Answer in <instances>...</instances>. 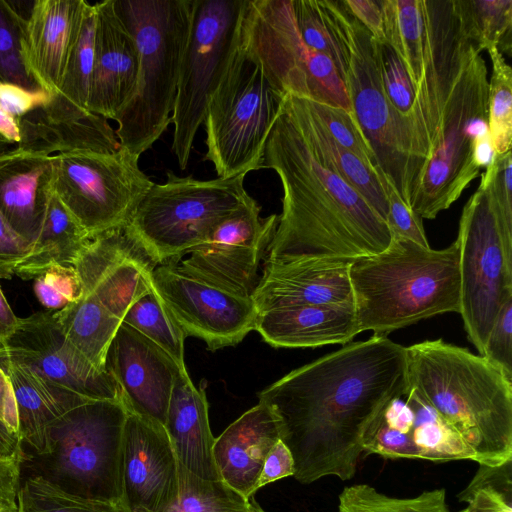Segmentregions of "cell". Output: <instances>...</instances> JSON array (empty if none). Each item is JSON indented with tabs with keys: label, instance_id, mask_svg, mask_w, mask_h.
Masks as SVG:
<instances>
[{
	"label": "cell",
	"instance_id": "cell-35",
	"mask_svg": "<svg viewBox=\"0 0 512 512\" xmlns=\"http://www.w3.org/2000/svg\"><path fill=\"white\" fill-rule=\"evenodd\" d=\"M122 322L156 344L181 368H186L187 335L153 288L131 304Z\"/></svg>",
	"mask_w": 512,
	"mask_h": 512
},
{
	"label": "cell",
	"instance_id": "cell-22",
	"mask_svg": "<svg viewBox=\"0 0 512 512\" xmlns=\"http://www.w3.org/2000/svg\"><path fill=\"white\" fill-rule=\"evenodd\" d=\"M94 63L87 108L115 120L131 99L138 74V48L114 8L113 0L95 3Z\"/></svg>",
	"mask_w": 512,
	"mask_h": 512
},
{
	"label": "cell",
	"instance_id": "cell-39",
	"mask_svg": "<svg viewBox=\"0 0 512 512\" xmlns=\"http://www.w3.org/2000/svg\"><path fill=\"white\" fill-rule=\"evenodd\" d=\"M339 512H450L443 488L424 491L411 498L385 495L367 484L344 488L339 495Z\"/></svg>",
	"mask_w": 512,
	"mask_h": 512
},
{
	"label": "cell",
	"instance_id": "cell-58",
	"mask_svg": "<svg viewBox=\"0 0 512 512\" xmlns=\"http://www.w3.org/2000/svg\"><path fill=\"white\" fill-rule=\"evenodd\" d=\"M17 145L0 136V158L12 154L17 150Z\"/></svg>",
	"mask_w": 512,
	"mask_h": 512
},
{
	"label": "cell",
	"instance_id": "cell-41",
	"mask_svg": "<svg viewBox=\"0 0 512 512\" xmlns=\"http://www.w3.org/2000/svg\"><path fill=\"white\" fill-rule=\"evenodd\" d=\"M25 26L26 17L10 2L0 0V79L31 92L43 91L24 63Z\"/></svg>",
	"mask_w": 512,
	"mask_h": 512
},
{
	"label": "cell",
	"instance_id": "cell-1",
	"mask_svg": "<svg viewBox=\"0 0 512 512\" xmlns=\"http://www.w3.org/2000/svg\"><path fill=\"white\" fill-rule=\"evenodd\" d=\"M408 387L406 347L374 334L289 372L258 398L277 420L293 476L308 484L351 479L366 434Z\"/></svg>",
	"mask_w": 512,
	"mask_h": 512
},
{
	"label": "cell",
	"instance_id": "cell-44",
	"mask_svg": "<svg viewBox=\"0 0 512 512\" xmlns=\"http://www.w3.org/2000/svg\"><path fill=\"white\" fill-rule=\"evenodd\" d=\"M33 279L34 293L47 311H60L84 294L80 277L71 264L50 266Z\"/></svg>",
	"mask_w": 512,
	"mask_h": 512
},
{
	"label": "cell",
	"instance_id": "cell-38",
	"mask_svg": "<svg viewBox=\"0 0 512 512\" xmlns=\"http://www.w3.org/2000/svg\"><path fill=\"white\" fill-rule=\"evenodd\" d=\"M15 512H128L122 504L70 494L37 474L19 486Z\"/></svg>",
	"mask_w": 512,
	"mask_h": 512
},
{
	"label": "cell",
	"instance_id": "cell-16",
	"mask_svg": "<svg viewBox=\"0 0 512 512\" xmlns=\"http://www.w3.org/2000/svg\"><path fill=\"white\" fill-rule=\"evenodd\" d=\"M151 281L185 334L202 339L211 351L234 346L255 330L258 310L251 297L209 284L173 261L159 264Z\"/></svg>",
	"mask_w": 512,
	"mask_h": 512
},
{
	"label": "cell",
	"instance_id": "cell-8",
	"mask_svg": "<svg viewBox=\"0 0 512 512\" xmlns=\"http://www.w3.org/2000/svg\"><path fill=\"white\" fill-rule=\"evenodd\" d=\"M284 96L239 39L204 119L205 159L213 163L218 178L264 168L266 143Z\"/></svg>",
	"mask_w": 512,
	"mask_h": 512
},
{
	"label": "cell",
	"instance_id": "cell-20",
	"mask_svg": "<svg viewBox=\"0 0 512 512\" xmlns=\"http://www.w3.org/2000/svg\"><path fill=\"white\" fill-rule=\"evenodd\" d=\"M106 369L115 379L128 411L164 426L175 379L185 368L122 322L109 347Z\"/></svg>",
	"mask_w": 512,
	"mask_h": 512
},
{
	"label": "cell",
	"instance_id": "cell-45",
	"mask_svg": "<svg viewBox=\"0 0 512 512\" xmlns=\"http://www.w3.org/2000/svg\"><path fill=\"white\" fill-rule=\"evenodd\" d=\"M377 56L385 97L394 111L408 122L414 102V89L407 70L387 42H377Z\"/></svg>",
	"mask_w": 512,
	"mask_h": 512
},
{
	"label": "cell",
	"instance_id": "cell-48",
	"mask_svg": "<svg viewBox=\"0 0 512 512\" xmlns=\"http://www.w3.org/2000/svg\"><path fill=\"white\" fill-rule=\"evenodd\" d=\"M383 184L388 199L386 223L392 238L405 239L424 247H430L422 224V218L408 206L393 184L385 177Z\"/></svg>",
	"mask_w": 512,
	"mask_h": 512
},
{
	"label": "cell",
	"instance_id": "cell-15",
	"mask_svg": "<svg viewBox=\"0 0 512 512\" xmlns=\"http://www.w3.org/2000/svg\"><path fill=\"white\" fill-rule=\"evenodd\" d=\"M260 211L251 197L187 251L186 257L173 262L209 284L251 297L260 279V261L278 224V215L262 218Z\"/></svg>",
	"mask_w": 512,
	"mask_h": 512
},
{
	"label": "cell",
	"instance_id": "cell-40",
	"mask_svg": "<svg viewBox=\"0 0 512 512\" xmlns=\"http://www.w3.org/2000/svg\"><path fill=\"white\" fill-rule=\"evenodd\" d=\"M487 51L492 63L488 86V130L494 154L499 156L511 151L512 69L496 46Z\"/></svg>",
	"mask_w": 512,
	"mask_h": 512
},
{
	"label": "cell",
	"instance_id": "cell-25",
	"mask_svg": "<svg viewBox=\"0 0 512 512\" xmlns=\"http://www.w3.org/2000/svg\"><path fill=\"white\" fill-rule=\"evenodd\" d=\"M255 330L277 348L344 345L361 332L354 302L265 310L258 313Z\"/></svg>",
	"mask_w": 512,
	"mask_h": 512
},
{
	"label": "cell",
	"instance_id": "cell-26",
	"mask_svg": "<svg viewBox=\"0 0 512 512\" xmlns=\"http://www.w3.org/2000/svg\"><path fill=\"white\" fill-rule=\"evenodd\" d=\"M164 428L178 463L204 480H220L213 457L208 402L204 387H196L182 369L170 395Z\"/></svg>",
	"mask_w": 512,
	"mask_h": 512
},
{
	"label": "cell",
	"instance_id": "cell-53",
	"mask_svg": "<svg viewBox=\"0 0 512 512\" xmlns=\"http://www.w3.org/2000/svg\"><path fill=\"white\" fill-rule=\"evenodd\" d=\"M23 458H0V512H15Z\"/></svg>",
	"mask_w": 512,
	"mask_h": 512
},
{
	"label": "cell",
	"instance_id": "cell-7",
	"mask_svg": "<svg viewBox=\"0 0 512 512\" xmlns=\"http://www.w3.org/2000/svg\"><path fill=\"white\" fill-rule=\"evenodd\" d=\"M127 413L121 396L89 400L71 409L49 426V452L34 455V474L70 494L122 504Z\"/></svg>",
	"mask_w": 512,
	"mask_h": 512
},
{
	"label": "cell",
	"instance_id": "cell-33",
	"mask_svg": "<svg viewBox=\"0 0 512 512\" xmlns=\"http://www.w3.org/2000/svg\"><path fill=\"white\" fill-rule=\"evenodd\" d=\"M53 315L69 342L96 368L107 370V353L122 320L87 294Z\"/></svg>",
	"mask_w": 512,
	"mask_h": 512
},
{
	"label": "cell",
	"instance_id": "cell-55",
	"mask_svg": "<svg viewBox=\"0 0 512 512\" xmlns=\"http://www.w3.org/2000/svg\"><path fill=\"white\" fill-rule=\"evenodd\" d=\"M22 441L0 420V458H23Z\"/></svg>",
	"mask_w": 512,
	"mask_h": 512
},
{
	"label": "cell",
	"instance_id": "cell-6",
	"mask_svg": "<svg viewBox=\"0 0 512 512\" xmlns=\"http://www.w3.org/2000/svg\"><path fill=\"white\" fill-rule=\"evenodd\" d=\"M139 55L133 95L116 117L120 146L140 156L171 123L193 0H113Z\"/></svg>",
	"mask_w": 512,
	"mask_h": 512
},
{
	"label": "cell",
	"instance_id": "cell-47",
	"mask_svg": "<svg viewBox=\"0 0 512 512\" xmlns=\"http://www.w3.org/2000/svg\"><path fill=\"white\" fill-rule=\"evenodd\" d=\"M48 101L44 91L31 92L0 79V136L18 146L17 120Z\"/></svg>",
	"mask_w": 512,
	"mask_h": 512
},
{
	"label": "cell",
	"instance_id": "cell-59",
	"mask_svg": "<svg viewBox=\"0 0 512 512\" xmlns=\"http://www.w3.org/2000/svg\"><path fill=\"white\" fill-rule=\"evenodd\" d=\"M249 505H250V511L251 512H265L259 504L255 501L253 496L249 498Z\"/></svg>",
	"mask_w": 512,
	"mask_h": 512
},
{
	"label": "cell",
	"instance_id": "cell-13",
	"mask_svg": "<svg viewBox=\"0 0 512 512\" xmlns=\"http://www.w3.org/2000/svg\"><path fill=\"white\" fill-rule=\"evenodd\" d=\"M247 0H193L171 117L172 151L184 170L209 98L219 84L241 33Z\"/></svg>",
	"mask_w": 512,
	"mask_h": 512
},
{
	"label": "cell",
	"instance_id": "cell-5",
	"mask_svg": "<svg viewBox=\"0 0 512 512\" xmlns=\"http://www.w3.org/2000/svg\"><path fill=\"white\" fill-rule=\"evenodd\" d=\"M350 281L361 332L385 336L439 314L460 313L457 241L435 250L393 238L383 252L353 260Z\"/></svg>",
	"mask_w": 512,
	"mask_h": 512
},
{
	"label": "cell",
	"instance_id": "cell-57",
	"mask_svg": "<svg viewBox=\"0 0 512 512\" xmlns=\"http://www.w3.org/2000/svg\"><path fill=\"white\" fill-rule=\"evenodd\" d=\"M459 512H508L494 503L480 498H473L467 506Z\"/></svg>",
	"mask_w": 512,
	"mask_h": 512
},
{
	"label": "cell",
	"instance_id": "cell-14",
	"mask_svg": "<svg viewBox=\"0 0 512 512\" xmlns=\"http://www.w3.org/2000/svg\"><path fill=\"white\" fill-rule=\"evenodd\" d=\"M138 159L122 146L53 155L52 190L90 237L128 223L153 185Z\"/></svg>",
	"mask_w": 512,
	"mask_h": 512
},
{
	"label": "cell",
	"instance_id": "cell-21",
	"mask_svg": "<svg viewBox=\"0 0 512 512\" xmlns=\"http://www.w3.org/2000/svg\"><path fill=\"white\" fill-rule=\"evenodd\" d=\"M352 260L300 258L264 263L251 296L259 312L284 307L351 303Z\"/></svg>",
	"mask_w": 512,
	"mask_h": 512
},
{
	"label": "cell",
	"instance_id": "cell-49",
	"mask_svg": "<svg viewBox=\"0 0 512 512\" xmlns=\"http://www.w3.org/2000/svg\"><path fill=\"white\" fill-rule=\"evenodd\" d=\"M482 356L512 379V297L500 308Z\"/></svg>",
	"mask_w": 512,
	"mask_h": 512
},
{
	"label": "cell",
	"instance_id": "cell-12",
	"mask_svg": "<svg viewBox=\"0 0 512 512\" xmlns=\"http://www.w3.org/2000/svg\"><path fill=\"white\" fill-rule=\"evenodd\" d=\"M240 40L284 95L352 113L345 84L334 62L302 40L291 0H247Z\"/></svg>",
	"mask_w": 512,
	"mask_h": 512
},
{
	"label": "cell",
	"instance_id": "cell-34",
	"mask_svg": "<svg viewBox=\"0 0 512 512\" xmlns=\"http://www.w3.org/2000/svg\"><path fill=\"white\" fill-rule=\"evenodd\" d=\"M404 398L412 411L411 423L405 435L415 459L434 462L475 461L474 453L461 435L413 389L408 387Z\"/></svg>",
	"mask_w": 512,
	"mask_h": 512
},
{
	"label": "cell",
	"instance_id": "cell-50",
	"mask_svg": "<svg viewBox=\"0 0 512 512\" xmlns=\"http://www.w3.org/2000/svg\"><path fill=\"white\" fill-rule=\"evenodd\" d=\"M30 243L16 233L0 213V274L7 278L27 255Z\"/></svg>",
	"mask_w": 512,
	"mask_h": 512
},
{
	"label": "cell",
	"instance_id": "cell-31",
	"mask_svg": "<svg viewBox=\"0 0 512 512\" xmlns=\"http://www.w3.org/2000/svg\"><path fill=\"white\" fill-rule=\"evenodd\" d=\"M90 238L86 230L51 190L43 221L27 255L13 269V274L32 279L56 264L75 262Z\"/></svg>",
	"mask_w": 512,
	"mask_h": 512
},
{
	"label": "cell",
	"instance_id": "cell-18",
	"mask_svg": "<svg viewBox=\"0 0 512 512\" xmlns=\"http://www.w3.org/2000/svg\"><path fill=\"white\" fill-rule=\"evenodd\" d=\"M158 265L129 222L90 237L73 263L84 294L121 320L131 304L152 288Z\"/></svg>",
	"mask_w": 512,
	"mask_h": 512
},
{
	"label": "cell",
	"instance_id": "cell-42",
	"mask_svg": "<svg viewBox=\"0 0 512 512\" xmlns=\"http://www.w3.org/2000/svg\"><path fill=\"white\" fill-rule=\"evenodd\" d=\"M297 30L311 49L328 56L342 80L346 69V51L335 33L322 0H291Z\"/></svg>",
	"mask_w": 512,
	"mask_h": 512
},
{
	"label": "cell",
	"instance_id": "cell-37",
	"mask_svg": "<svg viewBox=\"0 0 512 512\" xmlns=\"http://www.w3.org/2000/svg\"><path fill=\"white\" fill-rule=\"evenodd\" d=\"M178 465V497L161 512H251L249 499L222 480H204Z\"/></svg>",
	"mask_w": 512,
	"mask_h": 512
},
{
	"label": "cell",
	"instance_id": "cell-19",
	"mask_svg": "<svg viewBox=\"0 0 512 512\" xmlns=\"http://www.w3.org/2000/svg\"><path fill=\"white\" fill-rule=\"evenodd\" d=\"M179 493L178 460L162 424L128 411L122 437V504L161 512Z\"/></svg>",
	"mask_w": 512,
	"mask_h": 512
},
{
	"label": "cell",
	"instance_id": "cell-32",
	"mask_svg": "<svg viewBox=\"0 0 512 512\" xmlns=\"http://www.w3.org/2000/svg\"><path fill=\"white\" fill-rule=\"evenodd\" d=\"M95 27V4L87 2L60 86L44 106L36 108L44 119L75 120L90 113L87 103L94 63Z\"/></svg>",
	"mask_w": 512,
	"mask_h": 512
},
{
	"label": "cell",
	"instance_id": "cell-28",
	"mask_svg": "<svg viewBox=\"0 0 512 512\" xmlns=\"http://www.w3.org/2000/svg\"><path fill=\"white\" fill-rule=\"evenodd\" d=\"M15 393L18 434L36 456L49 452L48 428L71 409L91 400L55 384L11 359L3 358Z\"/></svg>",
	"mask_w": 512,
	"mask_h": 512
},
{
	"label": "cell",
	"instance_id": "cell-17",
	"mask_svg": "<svg viewBox=\"0 0 512 512\" xmlns=\"http://www.w3.org/2000/svg\"><path fill=\"white\" fill-rule=\"evenodd\" d=\"M3 358L31 369L39 376L91 400L120 398L108 370L91 364L66 338L53 312L18 318L14 332L0 344Z\"/></svg>",
	"mask_w": 512,
	"mask_h": 512
},
{
	"label": "cell",
	"instance_id": "cell-2",
	"mask_svg": "<svg viewBox=\"0 0 512 512\" xmlns=\"http://www.w3.org/2000/svg\"><path fill=\"white\" fill-rule=\"evenodd\" d=\"M285 97V96H284ZM282 184V213L264 263L355 260L386 250L392 234L365 199L323 164L283 101L264 152Z\"/></svg>",
	"mask_w": 512,
	"mask_h": 512
},
{
	"label": "cell",
	"instance_id": "cell-36",
	"mask_svg": "<svg viewBox=\"0 0 512 512\" xmlns=\"http://www.w3.org/2000/svg\"><path fill=\"white\" fill-rule=\"evenodd\" d=\"M469 39L479 50L496 46L511 55L512 0H458Z\"/></svg>",
	"mask_w": 512,
	"mask_h": 512
},
{
	"label": "cell",
	"instance_id": "cell-43",
	"mask_svg": "<svg viewBox=\"0 0 512 512\" xmlns=\"http://www.w3.org/2000/svg\"><path fill=\"white\" fill-rule=\"evenodd\" d=\"M306 100L331 136L376 172L383 181L384 176L378 171L374 154L352 113L342 108Z\"/></svg>",
	"mask_w": 512,
	"mask_h": 512
},
{
	"label": "cell",
	"instance_id": "cell-27",
	"mask_svg": "<svg viewBox=\"0 0 512 512\" xmlns=\"http://www.w3.org/2000/svg\"><path fill=\"white\" fill-rule=\"evenodd\" d=\"M52 158L19 149L0 158V213L29 243L40 230L52 190Z\"/></svg>",
	"mask_w": 512,
	"mask_h": 512
},
{
	"label": "cell",
	"instance_id": "cell-46",
	"mask_svg": "<svg viewBox=\"0 0 512 512\" xmlns=\"http://www.w3.org/2000/svg\"><path fill=\"white\" fill-rule=\"evenodd\" d=\"M457 497L466 503L473 498L484 499L512 512V459L495 466L479 464L474 477Z\"/></svg>",
	"mask_w": 512,
	"mask_h": 512
},
{
	"label": "cell",
	"instance_id": "cell-29",
	"mask_svg": "<svg viewBox=\"0 0 512 512\" xmlns=\"http://www.w3.org/2000/svg\"><path fill=\"white\" fill-rule=\"evenodd\" d=\"M284 100L318 159L359 193L386 221L388 199L381 177L331 136L306 99L286 94Z\"/></svg>",
	"mask_w": 512,
	"mask_h": 512
},
{
	"label": "cell",
	"instance_id": "cell-51",
	"mask_svg": "<svg viewBox=\"0 0 512 512\" xmlns=\"http://www.w3.org/2000/svg\"><path fill=\"white\" fill-rule=\"evenodd\" d=\"M293 475L294 460L292 454L287 446L279 440L265 458L256 484V491L271 482Z\"/></svg>",
	"mask_w": 512,
	"mask_h": 512
},
{
	"label": "cell",
	"instance_id": "cell-23",
	"mask_svg": "<svg viewBox=\"0 0 512 512\" xmlns=\"http://www.w3.org/2000/svg\"><path fill=\"white\" fill-rule=\"evenodd\" d=\"M84 0H36L26 17L23 58L29 75L49 97L58 90L77 39Z\"/></svg>",
	"mask_w": 512,
	"mask_h": 512
},
{
	"label": "cell",
	"instance_id": "cell-4",
	"mask_svg": "<svg viewBox=\"0 0 512 512\" xmlns=\"http://www.w3.org/2000/svg\"><path fill=\"white\" fill-rule=\"evenodd\" d=\"M409 388L463 438L478 464L512 459V379L468 349L426 340L406 347Z\"/></svg>",
	"mask_w": 512,
	"mask_h": 512
},
{
	"label": "cell",
	"instance_id": "cell-24",
	"mask_svg": "<svg viewBox=\"0 0 512 512\" xmlns=\"http://www.w3.org/2000/svg\"><path fill=\"white\" fill-rule=\"evenodd\" d=\"M279 440L274 414L259 401L215 438L213 457L220 480L251 498L265 458Z\"/></svg>",
	"mask_w": 512,
	"mask_h": 512
},
{
	"label": "cell",
	"instance_id": "cell-30",
	"mask_svg": "<svg viewBox=\"0 0 512 512\" xmlns=\"http://www.w3.org/2000/svg\"><path fill=\"white\" fill-rule=\"evenodd\" d=\"M22 152L50 156L53 152L90 151L114 153L120 143L107 119L90 112L67 121L44 119L36 109L17 120Z\"/></svg>",
	"mask_w": 512,
	"mask_h": 512
},
{
	"label": "cell",
	"instance_id": "cell-3",
	"mask_svg": "<svg viewBox=\"0 0 512 512\" xmlns=\"http://www.w3.org/2000/svg\"><path fill=\"white\" fill-rule=\"evenodd\" d=\"M441 76L427 114L425 157L407 201L422 219L448 209L479 175L474 145L490 136L488 70L467 36L458 0H449L443 20Z\"/></svg>",
	"mask_w": 512,
	"mask_h": 512
},
{
	"label": "cell",
	"instance_id": "cell-54",
	"mask_svg": "<svg viewBox=\"0 0 512 512\" xmlns=\"http://www.w3.org/2000/svg\"><path fill=\"white\" fill-rule=\"evenodd\" d=\"M0 420L18 434V412L12 382L0 365ZM19 435V434H18Z\"/></svg>",
	"mask_w": 512,
	"mask_h": 512
},
{
	"label": "cell",
	"instance_id": "cell-10",
	"mask_svg": "<svg viewBox=\"0 0 512 512\" xmlns=\"http://www.w3.org/2000/svg\"><path fill=\"white\" fill-rule=\"evenodd\" d=\"M245 176L197 180L167 171L166 182L153 183L129 224L159 264L175 261L251 198Z\"/></svg>",
	"mask_w": 512,
	"mask_h": 512
},
{
	"label": "cell",
	"instance_id": "cell-11",
	"mask_svg": "<svg viewBox=\"0 0 512 512\" xmlns=\"http://www.w3.org/2000/svg\"><path fill=\"white\" fill-rule=\"evenodd\" d=\"M346 51L343 82L352 114L367 140L381 176L403 200L408 179L409 125L387 101L379 72L377 41L348 11L342 0H322Z\"/></svg>",
	"mask_w": 512,
	"mask_h": 512
},
{
	"label": "cell",
	"instance_id": "cell-52",
	"mask_svg": "<svg viewBox=\"0 0 512 512\" xmlns=\"http://www.w3.org/2000/svg\"><path fill=\"white\" fill-rule=\"evenodd\" d=\"M348 11L377 42H386L381 6L373 0H342Z\"/></svg>",
	"mask_w": 512,
	"mask_h": 512
},
{
	"label": "cell",
	"instance_id": "cell-56",
	"mask_svg": "<svg viewBox=\"0 0 512 512\" xmlns=\"http://www.w3.org/2000/svg\"><path fill=\"white\" fill-rule=\"evenodd\" d=\"M17 322L18 317L12 311L0 286V344L14 332Z\"/></svg>",
	"mask_w": 512,
	"mask_h": 512
},
{
	"label": "cell",
	"instance_id": "cell-9",
	"mask_svg": "<svg viewBox=\"0 0 512 512\" xmlns=\"http://www.w3.org/2000/svg\"><path fill=\"white\" fill-rule=\"evenodd\" d=\"M486 167L459 221L460 314L480 356L502 305L512 297V226L504 220Z\"/></svg>",
	"mask_w": 512,
	"mask_h": 512
}]
</instances>
